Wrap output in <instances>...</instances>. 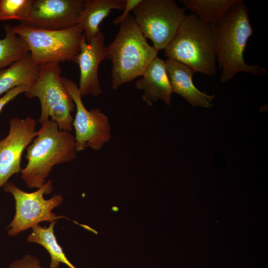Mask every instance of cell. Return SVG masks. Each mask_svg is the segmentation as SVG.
Here are the masks:
<instances>
[{"label":"cell","instance_id":"obj_1","mask_svg":"<svg viewBox=\"0 0 268 268\" xmlns=\"http://www.w3.org/2000/svg\"><path fill=\"white\" fill-rule=\"evenodd\" d=\"M215 40L216 62L221 70L220 81L226 82L240 72L262 76L267 70L246 63L244 52L253 34L247 7L244 1L233 5L218 21L211 24Z\"/></svg>","mask_w":268,"mask_h":268},{"label":"cell","instance_id":"obj_2","mask_svg":"<svg viewBox=\"0 0 268 268\" xmlns=\"http://www.w3.org/2000/svg\"><path fill=\"white\" fill-rule=\"evenodd\" d=\"M74 136L61 130L49 120L42 124L26 147L27 164L21 169V179L30 188H41L56 165L69 162L76 158Z\"/></svg>","mask_w":268,"mask_h":268},{"label":"cell","instance_id":"obj_3","mask_svg":"<svg viewBox=\"0 0 268 268\" xmlns=\"http://www.w3.org/2000/svg\"><path fill=\"white\" fill-rule=\"evenodd\" d=\"M158 51L148 43L134 17L128 15L120 24L114 40L104 50V59L112 63L113 90L142 76L157 57Z\"/></svg>","mask_w":268,"mask_h":268},{"label":"cell","instance_id":"obj_4","mask_svg":"<svg viewBox=\"0 0 268 268\" xmlns=\"http://www.w3.org/2000/svg\"><path fill=\"white\" fill-rule=\"evenodd\" d=\"M164 51L168 59L188 66L195 73H216L215 40L211 24L195 14L186 15Z\"/></svg>","mask_w":268,"mask_h":268},{"label":"cell","instance_id":"obj_5","mask_svg":"<svg viewBox=\"0 0 268 268\" xmlns=\"http://www.w3.org/2000/svg\"><path fill=\"white\" fill-rule=\"evenodd\" d=\"M61 73L58 63L40 65L37 79L24 93L29 98L39 99L41 107L39 123L51 120L61 130L71 132L73 120L71 112L75 105L64 85Z\"/></svg>","mask_w":268,"mask_h":268},{"label":"cell","instance_id":"obj_6","mask_svg":"<svg viewBox=\"0 0 268 268\" xmlns=\"http://www.w3.org/2000/svg\"><path fill=\"white\" fill-rule=\"evenodd\" d=\"M13 31L26 43L32 60L37 65L74 62L80 51L84 36L79 25L61 30L37 29L22 24Z\"/></svg>","mask_w":268,"mask_h":268},{"label":"cell","instance_id":"obj_7","mask_svg":"<svg viewBox=\"0 0 268 268\" xmlns=\"http://www.w3.org/2000/svg\"><path fill=\"white\" fill-rule=\"evenodd\" d=\"M3 190L12 195L15 203V215L6 227L9 236H15L41 222H52L65 217L52 212L62 203V195H55L48 200L44 198V195H48L53 190L51 180L32 193L24 192L10 182L5 185Z\"/></svg>","mask_w":268,"mask_h":268},{"label":"cell","instance_id":"obj_8","mask_svg":"<svg viewBox=\"0 0 268 268\" xmlns=\"http://www.w3.org/2000/svg\"><path fill=\"white\" fill-rule=\"evenodd\" d=\"M185 8L173 0H142L132 11L145 38L157 50H164L185 18Z\"/></svg>","mask_w":268,"mask_h":268},{"label":"cell","instance_id":"obj_9","mask_svg":"<svg viewBox=\"0 0 268 268\" xmlns=\"http://www.w3.org/2000/svg\"><path fill=\"white\" fill-rule=\"evenodd\" d=\"M62 79L75 105L76 114L73 120L72 128L75 132L77 151L87 147L99 150L112 137L108 117L100 109H87L76 84L66 77H62Z\"/></svg>","mask_w":268,"mask_h":268},{"label":"cell","instance_id":"obj_10","mask_svg":"<svg viewBox=\"0 0 268 268\" xmlns=\"http://www.w3.org/2000/svg\"><path fill=\"white\" fill-rule=\"evenodd\" d=\"M36 120L30 116L10 119L8 134L0 140V188L21 172L22 154L36 135Z\"/></svg>","mask_w":268,"mask_h":268},{"label":"cell","instance_id":"obj_11","mask_svg":"<svg viewBox=\"0 0 268 268\" xmlns=\"http://www.w3.org/2000/svg\"><path fill=\"white\" fill-rule=\"evenodd\" d=\"M85 0H33L27 18L21 24L48 30L78 25Z\"/></svg>","mask_w":268,"mask_h":268},{"label":"cell","instance_id":"obj_12","mask_svg":"<svg viewBox=\"0 0 268 268\" xmlns=\"http://www.w3.org/2000/svg\"><path fill=\"white\" fill-rule=\"evenodd\" d=\"M105 36L100 31L87 43L84 35L80 42V51L74 63L78 65L80 78L78 89L81 96L98 97L103 93L100 86L98 69L105 60Z\"/></svg>","mask_w":268,"mask_h":268},{"label":"cell","instance_id":"obj_13","mask_svg":"<svg viewBox=\"0 0 268 268\" xmlns=\"http://www.w3.org/2000/svg\"><path fill=\"white\" fill-rule=\"evenodd\" d=\"M141 76L135 82V86L137 90L143 91V101L148 105L152 106L155 102L161 99L169 105L173 92L165 61L157 57L149 65Z\"/></svg>","mask_w":268,"mask_h":268},{"label":"cell","instance_id":"obj_14","mask_svg":"<svg viewBox=\"0 0 268 268\" xmlns=\"http://www.w3.org/2000/svg\"><path fill=\"white\" fill-rule=\"evenodd\" d=\"M165 63L172 92L181 96L194 107L213 106L211 102L215 95H208L195 86L193 81L195 73L191 67L170 59H167Z\"/></svg>","mask_w":268,"mask_h":268},{"label":"cell","instance_id":"obj_15","mask_svg":"<svg viewBox=\"0 0 268 268\" xmlns=\"http://www.w3.org/2000/svg\"><path fill=\"white\" fill-rule=\"evenodd\" d=\"M126 0H85L78 21L89 43L101 31L99 25L113 9L125 8Z\"/></svg>","mask_w":268,"mask_h":268},{"label":"cell","instance_id":"obj_16","mask_svg":"<svg viewBox=\"0 0 268 268\" xmlns=\"http://www.w3.org/2000/svg\"><path fill=\"white\" fill-rule=\"evenodd\" d=\"M40 67L29 54L8 67L0 69V96L20 86H31L38 77Z\"/></svg>","mask_w":268,"mask_h":268},{"label":"cell","instance_id":"obj_17","mask_svg":"<svg viewBox=\"0 0 268 268\" xmlns=\"http://www.w3.org/2000/svg\"><path fill=\"white\" fill-rule=\"evenodd\" d=\"M56 222H51L47 227H41L39 224L34 226L32 228V232L28 235L27 240L29 242L40 244L48 252L51 257L50 268H59L61 263L69 268H76L67 259L57 240L54 233Z\"/></svg>","mask_w":268,"mask_h":268},{"label":"cell","instance_id":"obj_18","mask_svg":"<svg viewBox=\"0 0 268 268\" xmlns=\"http://www.w3.org/2000/svg\"><path fill=\"white\" fill-rule=\"evenodd\" d=\"M242 0H181L184 8L190 9L204 22L212 24L220 20L234 4Z\"/></svg>","mask_w":268,"mask_h":268},{"label":"cell","instance_id":"obj_19","mask_svg":"<svg viewBox=\"0 0 268 268\" xmlns=\"http://www.w3.org/2000/svg\"><path fill=\"white\" fill-rule=\"evenodd\" d=\"M5 37L0 40V69L26 57L30 54L25 41L13 31L9 24L4 25Z\"/></svg>","mask_w":268,"mask_h":268},{"label":"cell","instance_id":"obj_20","mask_svg":"<svg viewBox=\"0 0 268 268\" xmlns=\"http://www.w3.org/2000/svg\"><path fill=\"white\" fill-rule=\"evenodd\" d=\"M33 0H0V20H25L30 12Z\"/></svg>","mask_w":268,"mask_h":268},{"label":"cell","instance_id":"obj_21","mask_svg":"<svg viewBox=\"0 0 268 268\" xmlns=\"http://www.w3.org/2000/svg\"><path fill=\"white\" fill-rule=\"evenodd\" d=\"M8 268H42L39 260L31 254H26L21 259L12 262Z\"/></svg>","mask_w":268,"mask_h":268},{"label":"cell","instance_id":"obj_22","mask_svg":"<svg viewBox=\"0 0 268 268\" xmlns=\"http://www.w3.org/2000/svg\"><path fill=\"white\" fill-rule=\"evenodd\" d=\"M30 86L22 85L12 89L0 97V113L5 105L22 93H25Z\"/></svg>","mask_w":268,"mask_h":268},{"label":"cell","instance_id":"obj_23","mask_svg":"<svg viewBox=\"0 0 268 268\" xmlns=\"http://www.w3.org/2000/svg\"><path fill=\"white\" fill-rule=\"evenodd\" d=\"M142 0H126V4L123 12L119 16L113 20V23L115 25L120 24L129 15V13L133 10Z\"/></svg>","mask_w":268,"mask_h":268}]
</instances>
